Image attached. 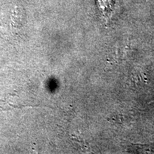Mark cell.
I'll return each instance as SVG.
<instances>
[{"instance_id": "cell-1", "label": "cell", "mask_w": 154, "mask_h": 154, "mask_svg": "<svg viewBox=\"0 0 154 154\" xmlns=\"http://www.w3.org/2000/svg\"><path fill=\"white\" fill-rule=\"evenodd\" d=\"M111 0H98L99 8L103 11H109L111 7Z\"/></svg>"}]
</instances>
